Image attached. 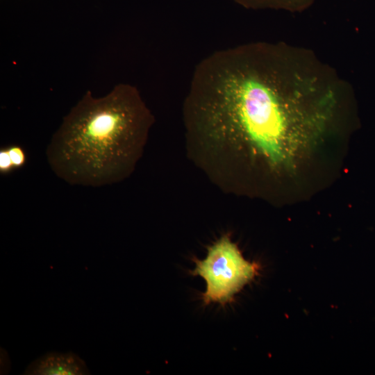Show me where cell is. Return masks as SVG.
Here are the masks:
<instances>
[{
	"label": "cell",
	"mask_w": 375,
	"mask_h": 375,
	"mask_svg": "<svg viewBox=\"0 0 375 375\" xmlns=\"http://www.w3.org/2000/svg\"><path fill=\"white\" fill-rule=\"evenodd\" d=\"M341 87L317 60L281 45L215 51L184 100L186 154L226 194L250 169H292L327 130Z\"/></svg>",
	"instance_id": "cell-1"
},
{
	"label": "cell",
	"mask_w": 375,
	"mask_h": 375,
	"mask_svg": "<svg viewBox=\"0 0 375 375\" xmlns=\"http://www.w3.org/2000/svg\"><path fill=\"white\" fill-rule=\"evenodd\" d=\"M153 123L135 86L119 83L99 98L88 91L52 136L47 160L70 184L120 182L134 171Z\"/></svg>",
	"instance_id": "cell-2"
},
{
	"label": "cell",
	"mask_w": 375,
	"mask_h": 375,
	"mask_svg": "<svg viewBox=\"0 0 375 375\" xmlns=\"http://www.w3.org/2000/svg\"><path fill=\"white\" fill-rule=\"evenodd\" d=\"M191 272L206 283L203 294L205 305L217 302L224 306L258 274L259 267L244 259L238 245L224 235L208 247L203 260H195Z\"/></svg>",
	"instance_id": "cell-3"
},
{
	"label": "cell",
	"mask_w": 375,
	"mask_h": 375,
	"mask_svg": "<svg viewBox=\"0 0 375 375\" xmlns=\"http://www.w3.org/2000/svg\"><path fill=\"white\" fill-rule=\"evenodd\" d=\"M28 375L90 374L85 362L76 354L50 352L31 362L25 370Z\"/></svg>",
	"instance_id": "cell-4"
},
{
	"label": "cell",
	"mask_w": 375,
	"mask_h": 375,
	"mask_svg": "<svg viewBox=\"0 0 375 375\" xmlns=\"http://www.w3.org/2000/svg\"><path fill=\"white\" fill-rule=\"evenodd\" d=\"M25 150L19 145L12 144L0 150V173L8 174L25 165L26 162Z\"/></svg>",
	"instance_id": "cell-5"
},
{
	"label": "cell",
	"mask_w": 375,
	"mask_h": 375,
	"mask_svg": "<svg viewBox=\"0 0 375 375\" xmlns=\"http://www.w3.org/2000/svg\"><path fill=\"white\" fill-rule=\"evenodd\" d=\"M237 3L253 8H281L301 10L310 6L313 0H234Z\"/></svg>",
	"instance_id": "cell-6"
}]
</instances>
